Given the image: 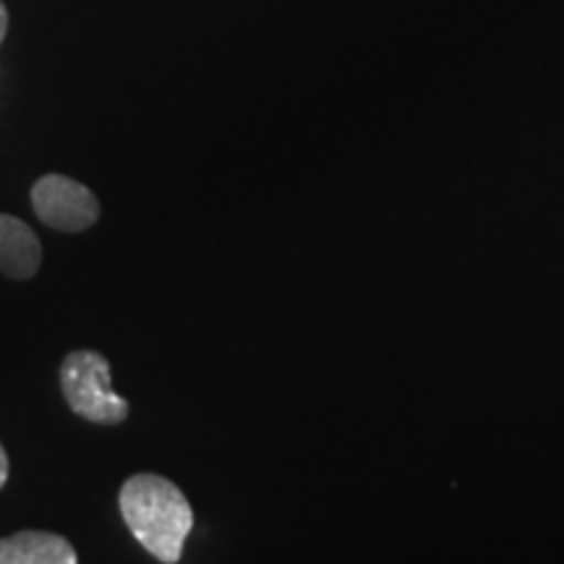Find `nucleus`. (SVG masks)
<instances>
[{"instance_id":"1","label":"nucleus","mask_w":564,"mask_h":564,"mask_svg":"<svg viewBox=\"0 0 564 564\" xmlns=\"http://www.w3.org/2000/svg\"><path fill=\"white\" fill-rule=\"evenodd\" d=\"M121 514L133 539L158 562H181L183 544L194 528V512L186 494L171 478L137 474L118 491Z\"/></svg>"},{"instance_id":"2","label":"nucleus","mask_w":564,"mask_h":564,"mask_svg":"<svg viewBox=\"0 0 564 564\" xmlns=\"http://www.w3.org/2000/svg\"><path fill=\"white\" fill-rule=\"evenodd\" d=\"M61 392L70 411L84 421L118 426L129 419V403L112 390L108 358L97 350H70L63 358Z\"/></svg>"},{"instance_id":"3","label":"nucleus","mask_w":564,"mask_h":564,"mask_svg":"<svg viewBox=\"0 0 564 564\" xmlns=\"http://www.w3.org/2000/svg\"><path fill=\"white\" fill-rule=\"evenodd\" d=\"M32 209L47 228L82 232L100 220V199L68 175L47 173L32 186Z\"/></svg>"},{"instance_id":"4","label":"nucleus","mask_w":564,"mask_h":564,"mask_svg":"<svg viewBox=\"0 0 564 564\" xmlns=\"http://www.w3.org/2000/svg\"><path fill=\"white\" fill-rule=\"evenodd\" d=\"M42 243L30 225L0 215V272L11 280H30L40 272Z\"/></svg>"},{"instance_id":"5","label":"nucleus","mask_w":564,"mask_h":564,"mask_svg":"<svg viewBox=\"0 0 564 564\" xmlns=\"http://www.w3.org/2000/svg\"><path fill=\"white\" fill-rule=\"evenodd\" d=\"M68 539L47 531H19L0 539V564H76Z\"/></svg>"},{"instance_id":"6","label":"nucleus","mask_w":564,"mask_h":564,"mask_svg":"<svg viewBox=\"0 0 564 564\" xmlns=\"http://www.w3.org/2000/svg\"><path fill=\"white\" fill-rule=\"evenodd\" d=\"M9 481V455H6L3 444H0V489Z\"/></svg>"},{"instance_id":"7","label":"nucleus","mask_w":564,"mask_h":564,"mask_svg":"<svg viewBox=\"0 0 564 564\" xmlns=\"http://www.w3.org/2000/svg\"><path fill=\"white\" fill-rule=\"evenodd\" d=\"M6 32H9V11H6L3 0H0V42L6 40Z\"/></svg>"}]
</instances>
